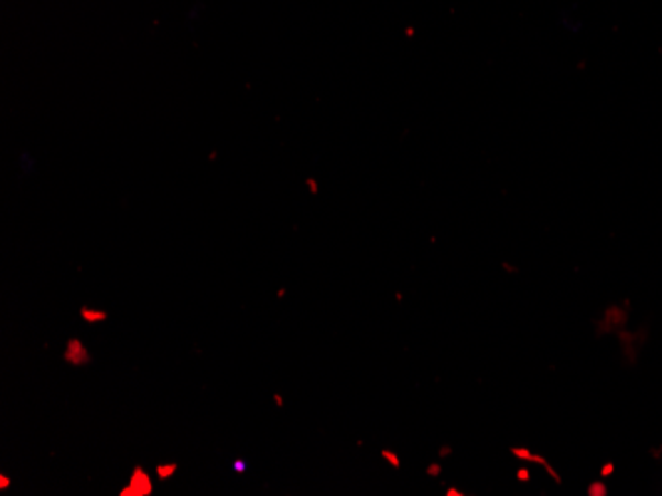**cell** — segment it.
Masks as SVG:
<instances>
[{
    "label": "cell",
    "mask_w": 662,
    "mask_h": 496,
    "mask_svg": "<svg viewBox=\"0 0 662 496\" xmlns=\"http://www.w3.org/2000/svg\"><path fill=\"white\" fill-rule=\"evenodd\" d=\"M153 495V478L149 477L148 471L141 467V465H135L133 467V473H131V477H129L128 487L121 488L119 491V496H151Z\"/></svg>",
    "instance_id": "cell-1"
},
{
    "label": "cell",
    "mask_w": 662,
    "mask_h": 496,
    "mask_svg": "<svg viewBox=\"0 0 662 496\" xmlns=\"http://www.w3.org/2000/svg\"><path fill=\"white\" fill-rule=\"evenodd\" d=\"M62 359L72 364V366H88L94 361V356L89 354L88 349L84 346V342L76 339V337H72L69 339L68 344H66V351L62 354Z\"/></svg>",
    "instance_id": "cell-2"
},
{
    "label": "cell",
    "mask_w": 662,
    "mask_h": 496,
    "mask_svg": "<svg viewBox=\"0 0 662 496\" xmlns=\"http://www.w3.org/2000/svg\"><path fill=\"white\" fill-rule=\"evenodd\" d=\"M79 317H82V321L88 322V324H98V322L108 321V312L99 311V309H91L88 305H82Z\"/></svg>",
    "instance_id": "cell-3"
},
{
    "label": "cell",
    "mask_w": 662,
    "mask_h": 496,
    "mask_svg": "<svg viewBox=\"0 0 662 496\" xmlns=\"http://www.w3.org/2000/svg\"><path fill=\"white\" fill-rule=\"evenodd\" d=\"M177 471L178 463H175V461H173V463H159L158 467H155V475H158L161 483H165V481L173 477Z\"/></svg>",
    "instance_id": "cell-4"
},
{
    "label": "cell",
    "mask_w": 662,
    "mask_h": 496,
    "mask_svg": "<svg viewBox=\"0 0 662 496\" xmlns=\"http://www.w3.org/2000/svg\"><path fill=\"white\" fill-rule=\"evenodd\" d=\"M512 453H514L516 458L524 459V461H535V463H542V465H545V467H547V471H550V473L554 475L555 481L560 483V478H557V475H555L554 469L550 467V465L545 463L544 459L534 458V455H532V453H530V451H528V449L524 448H514L512 449Z\"/></svg>",
    "instance_id": "cell-5"
},
{
    "label": "cell",
    "mask_w": 662,
    "mask_h": 496,
    "mask_svg": "<svg viewBox=\"0 0 662 496\" xmlns=\"http://www.w3.org/2000/svg\"><path fill=\"white\" fill-rule=\"evenodd\" d=\"M381 458L386 459L387 463L393 469H401V461L397 458V453H391L389 449L381 451Z\"/></svg>",
    "instance_id": "cell-6"
},
{
    "label": "cell",
    "mask_w": 662,
    "mask_h": 496,
    "mask_svg": "<svg viewBox=\"0 0 662 496\" xmlns=\"http://www.w3.org/2000/svg\"><path fill=\"white\" fill-rule=\"evenodd\" d=\"M441 473H443V467H441V463H431V465L426 467V475H428V477H441Z\"/></svg>",
    "instance_id": "cell-7"
},
{
    "label": "cell",
    "mask_w": 662,
    "mask_h": 496,
    "mask_svg": "<svg viewBox=\"0 0 662 496\" xmlns=\"http://www.w3.org/2000/svg\"><path fill=\"white\" fill-rule=\"evenodd\" d=\"M516 477H518L520 483H530V471H528V469H518Z\"/></svg>",
    "instance_id": "cell-8"
},
{
    "label": "cell",
    "mask_w": 662,
    "mask_h": 496,
    "mask_svg": "<svg viewBox=\"0 0 662 496\" xmlns=\"http://www.w3.org/2000/svg\"><path fill=\"white\" fill-rule=\"evenodd\" d=\"M589 495H592V496L605 495L604 485H601V483H594V485H592V487H589Z\"/></svg>",
    "instance_id": "cell-9"
},
{
    "label": "cell",
    "mask_w": 662,
    "mask_h": 496,
    "mask_svg": "<svg viewBox=\"0 0 662 496\" xmlns=\"http://www.w3.org/2000/svg\"><path fill=\"white\" fill-rule=\"evenodd\" d=\"M232 467H235V471H237V473H245V471H247V461H245V459H237Z\"/></svg>",
    "instance_id": "cell-10"
},
{
    "label": "cell",
    "mask_w": 662,
    "mask_h": 496,
    "mask_svg": "<svg viewBox=\"0 0 662 496\" xmlns=\"http://www.w3.org/2000/svg\"><path fill=\"white\" fill-rule=\"evenodd\" d=\"M10 487V478L7 477V475H4V473H2V475H0V491H7V488Z\"/></svg>",
    "instance_id": "cell-11"
},
{
    "label": "cell",
    "mask_w": 662,
    "mask_h": 496,
    "mask_svg": "<svg viewBox=\"0 0 662 496\" xmlns=\"http://www.w3.org/2000/svg\"><path fill=\"white\" fill-rule=\"evenodd\" d=\"M274 404H276L278 408H284V398H282V394H274Z\"/></svg>",
    "instance_id": "cell-12"
},
{
    "label": "cell",
    "mask_w": 662,
    "mask_h": 496,
    "mask_svg": "<svg viewBox=\"0 0 662 496\" xmlns=\"http://www.w3.org/2000/svg\"><path fill=\"white\" fill-rule=\"evenodd\" d=\"M451 451H453V449L446 445V448L438 449V455H441V458H446V455H451Z\"/></svg>",
    "instance_id": "cell-13"
},
{
    "label": "cell",
    "mask_w": 662,
    "mask_h": 496,
    "mask_svg": "<svg viewBox=\"0 0 662 496\" xmlns=\"http://www.w3.org/2000/svg\"><path fill=\"white\" fill-rule=\"evenodd\" d=\"M307 186H310V190H312V192H314V195H316V192H317L316 180H307Z\"/></svg>",
    "instance_id": "cell-14"
},
{
    "label": "cell",
    "mask_w": 662,
    "mask_h": 496,
    "mask_svg": "<svg viewBox=\"0 0 662 496\" xmlns=\"http://www.w3.org/2000/svg\"><path fill=\"white\" fill-rule=\"evenodd\" d=\"M446 495H448V496H463V495H465V493H460V491H456V488H448V493H446Z\"/></svg>",
    "instance_id": "cell-15"
},
{
    "label": "cell",
    "mask_w": 662,
    "mask_h": 496,
    "mask_svg": "<svg viewBox=\"0 0 662 496\" xmlns=\"http://www.w3.org/2000/svg\"><path fill=\"white\" fill-rule=\"evenodd\" d=\"M276 297H278V299H282V297H286V289H284V287H282V289H280V291L276 293Z\"/></svg>",
    "instance_id": "cell-16"
},
{
    "label": "cell",
    "mask_w": 662,
    "mask_h": 496,
    "mask_svg": "<svg viewBox=\"0 0 662 496\" xmlns=\"http://www.w3.org/2000/svg\"><path fill=\"white\" fill-rule=\"evenodd\" d=\"M611 471H614V467H605L604 475H609V473H611Z\"/></svg>",
    "instance_id": "cell-17"
}]
</instances>
